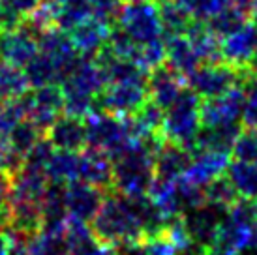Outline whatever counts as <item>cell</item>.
I'll return each mask as SVG.
<instances>
[{
  "instance_id": "cell-13",
  "label": "cell",
  "mask_w": 257,
  "mask_h": 255,
  "mask_svg": "<svg viewBox=\"0 0 257 255\" xmlns=\"http://www.w3.org/2000/svg\"><path fill=\"white\" fill-rule=\"evenodd\" d=\"M105 195L107 191L92 184H86L83 180L66 184V208H68L70 218L86 221V223L92 221L103 205Z\"/></svg>"
},
{
  "instance_id": "cell-3",
  "label": "cell",
  "mask_w": 257,
  "mask_h": 255,
  "mask_svg": "<svg viewBox=\"0 0 257 255\" xmlns=\"http://www.w3.org/2000/svg\"><path fill=\"white\" fill-rule=\"evenodd\" d=\"M201 103L203 99L192 88H186L179 96V99L165 111L164 137L175 145L184 147L192 154L195 152V141L203 128Z\"/></svg>"
},
{
  "instance_id": "cell-4",
  "label": "cell",
  "mask_w": 257,
  "mask_h": 255,
  "mask_svg": "<svg viewBox=\"0 0 257 255\" xmlns=\"http://www.w3.org/2000/svg\"><path fill=\"white\" fill-rule=\"evenodd\" d=\"M88 149L100 150L111 160L122 154L137 139L130 132L128 118L114 116L105 111H96L85 118Z\"/></svg>"
},
{
  "instance_id": "cell-28",
  "label": "cell",
  "mask_w": 257,
  "mask_h": 255,
  "mask_svg": "<svg viewBox=\"0 0 257 255\" xmlns=\"http://www.w3.org/2000/svg\"><path fill=\"white\" fill-rule=\"evenodd\" d=\"M47 177L53 182H62V184L79 180V152L55 150L47 165Z\"/></svg>"
},
{
  "instance_id": "cell-30",
  "label": "cell",
  "mask_w": 257,
  "mask_h": 255,
  "mask_svg": "<svg viewBox=\"0 0 257 255\" xmlns=\"http://www.w3.org/2000/svg\"><path fill=\"white\" fill-rule=\"evenodd\" d=\"M205 195H207L208 205H214L223 210H229L240 199L238 191L235 190V186L227 175H221V177L214 178L212 182H208L205 186Z\"/></svg>"
},
{
  "instance_id": "cell-36",
  "label": "cell",
  "mask_w": 257,
  "mask_h": 255,
  "mask_svg": "<svg viewBox=\"0 0 257 255\" xmlns=\"http://www.w3.org/2000/svg\"><path fill=\"white\" fill-rule=\"evenodd\" d=\"M23 163H25V158L15 152L10 139L0 137V171H4L14 178L23 169Z\"/></svg>"
},
{
  "instance_id": "cell-31",
  "label": "cell",
  "mask_w": 257,
  "mask_h": 255,
  "mask_svg": "<svg viewBox=\"0 0 257 255\" xmlns=\"http://www.w3.org/2000/svg\"><path fill=\"white\" fill-rule=\"evenodd\" d=\"M43 132L40 130V128L34 124L32 120H29V118H25V120L19 124V126L15 128L14 132L10 134V143H12V147H14V150L19 154L21 158H27L29 156V152L34 147H36L38 143L43 139Z\"/></svg>"
},
{
  "instance_id": "cell-29",
  "label": "cell",
  "mask_w": 257,
  "mask_h": 255,
  "mask_svg": "<svg viewBox=\"0 0 257 255\" xmlns=\"http://www.w3.org/2000/svg\"><path fill=\"white\" fill-rule=\"evenodd\" d=\"M248 21H251L250 14L242 8L231 4L225 10H221L218 15H214L210 21H207V27L221 40V38L236 32L238 29H242Z\"/></svg>"
},
{
  "instance_id": "cell-41",
  "label": "cell",
  "mask_w": 257,
  "mask_h": 255,
  "mask_svg": "<svg viewBox=\"0 0 257 255\" xmlns=\"http://www.w3.org/2000/svg\"><path fill=\"white\" fill-rule=\"evenodd\" d=\"M0 255H12L10 253V246H8V238L4 234V227H0Z\"/></svg>"
},
{
  "instance_id": "cell-46",
  "label": "cell",
  "mask_w": 257,
  "mask_h": 255,
  "mask_svg": "<svg viewBox=\"0 0 257 255\" xmlns=\"http://www.w3.org/2000/svg\"><path fill=\"white\" fill-rule=\"evenodd\" d=\"M126 2H139V0H126Z\"/></svg>"
},
{
  "instance_id": "cell-27",
  "label": "cell",
  "mask_w": 257,
  "mask_h": 255,
  "mask_svg": "<svg viewBox=\"0 0 257 255\" xmlns=\"http://www.w3.org/2000/svg\"><path fill=\"white\" fill-rule=\"evenodd\" d=\"M160 14L164 25V38L167 36H184L193 23V17L179 4V0L160 2Z\"/></svg>"
},
{
  "instance_id": "cell-37",
  "label": "cell",
  "mask_w": 257,
  "mask_h": 255,
  "mask_svg": "<svg viewBox=\"0 0 257 255\" xmlns=\"http://www.w3.org/2000/svg\"><path fill=\"white\" fill-rule=\"evenodd\" d=\"M143 246L147 255H177L179 251V248L173 244V240L165 233L143 240Z\"/></svg>"
},
{
  "instance_id": "cell-6",
  "label": "cell",
  "mask_w": 257,
  "mask_h": 255,
  "mask_svg": "<svg viewBox=\"0 0 257 255\" xmlns=\"http://www.w3.org/2000/svg\"><path fill=\"white\" fill-rule=\"evenodd\" d=\"M246 79H248L246 73L235 70L233 66L221 60V62L201 64L197 70H193L186 77V85L201 99H212L244 85Z\"/></svg>"
},
{
  "instance_id": "cell-16",
  "label": "cell",
  "mask_w": 257,
  "mask_h": 255,
  "mask_svg": "<svg viewBox=\"0 0 257 255\" xmlns=\"http://www.w3.org/2000/svg\"><path fill=\"white\" fill-rule=\"evenodd\" d=\"M188 85L186 79L173 71L169 66H162L158 70L149 73V96L150 101L167 111L169 107L179 99V96L184 92Z\"/></svg>"
},
{
  "instance_id": "cell-35",
  "label": "cell",
  "mask_w": 257,
  "mask_h": 255,
  "mask_svg": "<svg viewBox=\"0 0 257 255\" xmlns=\"http://www.w3.org/2000/svg\"><path fill=\"white\" fill-rule=\"evenodd\" d=\"M246 103H244L242 124L244 128L257 130V71H253L244 83Z\"/></svg>"
},
{
  "instance_id": "cell-19",
  "label": "cell",
  "mask_w": 257,
  "mask_h": 255,
  "mask_svg": "<svg viewBox=\"0 0 257 255\" xmlns=\"http://www.w3.org/2000/svg\"><path fill=\"white\" fill-rule=\"evenodd\" d=\"M193 154L180 145L165 141L156 154V178L177 182L192 165Z\"/></svg>"
},
{
  "instance_id": "cell-42",
  "label": "cell",
  "mask_w": 257,
  "mask_h": 255,
  "mask_svg": "<svg viewBox=\"0 0 257 255\" xmlns=\"http://www.w3.org/2000/svg\"><path fill=\"white\" fill-rule=\"evenodd\" d=\"M235 6L242 8V10H246L248 14H250V6H251V0H231Z\"/></svg>"
},
{
  "instance_id": "cell-9",
  "label": "cell",
  "mask_w": 257,
  "mask_h": 255,
  "mask_svg": "<svg viewBox=\"0 0 257 255\" xmlns=\"http://www.w3.org/2000/svg\"><path fill=\"white\" fill-rule=\"evenodd\" d=\"M257 49V23L248 21L242 29L221 38V60L250 77Z\"/></svg>"
},
{
  "instance_id": "cell-43",
  "label": "cell",
  "mask_w": 257,
  "mask_h": 255,
  "mask_svg": "<svg viewBox=\"0 0 257 255\" xmlns=\"http://www.w3.org/2000/svg\"><path fill=\"white\" fill-rule=\"evenodd\" d=\"M250 19L253 23H257V0H251V6H250Z\"/></svg>"
},
{
  "instance_id": "cell-44",
  "label": "cell",
  "mask_w": 257,
  "mask_h": 255,
  "mask_svg": "<svg viewBox=\"0 0 257 255\" xmlns=\"http://www.w3.org/2000/svg\"><path fill=\"white\" fill-rule=\"evenodd\" d=\"M253 71H257V49H255V57H253Z\"/></svg>"
},
{
  "instance_id": "cell-26",
  "label": "cell",
  "mask_w": 257,
  "mask_h": 255,
  "mask_svg": "<svg viewBox=\"0 0 257 255\" xmlns=\"http://www.w3.org/2000/svg\"><path fill=\"white\" fill-rule=\"evenodd\" d=\"M23 71L27 75L30 88H42V86L47 85H60L55 62L42 51L23 68Z\"/></svg>"
},
{
  "instance_id": "cell-17",
  "label": "cell",
  "mask_w": 257,
  "mask_h": 255,
  "mask_svg": "<svg viewBox=\"0 0 257 255\" xmlns=\"http://www.w3.org/2000/svg\"><path fill=\"white\" fill-rule=\"evenodd\" d=\"M79 180L103 191H113V160L100 150L86 147L79 152Z\"/></svg>"
},
{
  "instance_id": "cell-20",
  "label": "cell",
  "mask_w": 257,
  "mask_h": 255,
  "mask_svg": "<svg viewBox=\"0 0 257 255\" xmlns=\"http://www.w3.org/2000/svg\"><path fill=\"white\" fill-rule=\"evenodd\" d=\"M244 130V124H221V126H203L197 141H195V152L210 150V152H227L231 154L236 137ZM193 152V154H195Z\"/></svg>"
},
{
  "instance_id": "cell-18",
  "label": "cell",
  "mask_w": 257,
  "mask_h": 255,
  "mask_svg": "<svg viewBox=\"0 0 257 255\" xmlns=\"http://www.w3.org/2000/svg\"><path fill=\"white\" fill-rule=\"evenodd\" d=\"M229 156L231 154H227V152H210V150L195 152L192 165L188 167V171H186V175L182 178L205 188L208 182H212L214 178L227 173V167L231 163Z\"/></svg>"
},
{
  "instance_id": "cell-21",
  "label": "cell",
  "mask_w": 257,
  "mask_h": 255,
  "mask_svg": "<svg viewBox=\"0 0 257 255\" xmlns=\"http://www.w3.org/2000/svg\"><path fill=\"white\" fill-rule=\"evenodd\" d=\"M165 47H167V66L173 71H177L182 77H188L193 70L201 66L199 57L195 55L190 40L184 36H167Z\"/></svg>"
},
{
  "instance_id": "cell-32",
  "label": "cell",
  "mask_w": 257,
  "mask_h": 255,
  "mask_svg": "<svg viewBox=\"0 0 257 255\" xmlns=\"http://www.w3.org/2000/svg\"><path fill=\"white\" fill-rule=\"evenodd\" d=\"M179 4L193 17V21L207 23L221 10L231 6V0H179Z\"/></svg>"
},
{
  "instance_id": "cell-12",
  "label": "cell",
  "mask_w": 257,
  "mask_h": 255,
  "mask_svg": "<svg viewBox=\"0 0 257 255\" xmlns=\"http://www.w3.org/2000/svg\"><path fill=\"white\" fill-rule=\"evenodd\" d=\"M246 92L244 85L236 86L218 98L203 99L201 103V122L203 126H221V124H238L242 120Z\"/></svg>"
},
{
  "instance_id": "cell-45",
  "label": "cell",
  "mask_w": 257,
  "mask_h": 255,
  "mask_svg": "<svg viewBox=\"0 0 257 255\" xmlns=\"http://www.w3.org/2000/svg\"><path fill=\"white\" fill-rule=\"evenodd\" d=\"M253 210H255V227H257V199L253 201Z\"/></svg>"
},
{
  "instance_id": "cell-25",
  "label": "cell",
  "mask_w": 257,
  "mask_h": 255,
  "mask_svg": "<svg viewBox=\"0 0 257 255\" xmlns=\"http://www.w3.org/2000/svg\"><path fill=\"white\" fill-rule=\"evenodd\" d=\"M231 182L235 186V190L238 191V195L242 199H250L255 201L257 199V163H248V162H233L229 163L227 173H225Z\"/></svg>"
},
{
  "instance_id": "cell-7",
  "label": "cell",
  "mask_w": 257,
  "mask_h": 255,
  "mask_svg": "<svg viewBox=\"0 0 257 255\" xmlns=\"http://www.w3.org/2000/svg\"><path fill=\"white\" fill-rule=\"evenodd\" d=\"M149 101V81L109 83L98 96V111L126 118L139 113Z\"/></svg>"
},
{
  "instance_id": "cell-48",
  "label": "cell",
  "mask_w": 257,
  "mask_h": 255,
  "mask_svg": "<svg viewBox=\"0 0 257 255\" xmlns=\"http://www.w3.org/2000/svg\"><path fill=\"white\" fill-rule=\"evenodd\" d=\"M0 34H2V30H0Z\"/></svg>"
},
{
  "instance_id": "cell-14",
  "label": "cell",
  "mask_w": 257,
  "mask_h": 255,
  "mask_svg": "<svg viewBox=\"0 0 257 255\" xmlns=\"http://www.w3.org/2000/svg\"><path fill=\"white\" fill-rule=\"evenodd\" d=\"M113 25L101 21L98 17H88L83 23L75 25L68 34L72 38L73 47L83 58H96L101 49L109 43Z\"/></svg>"
},
{
  "instance_id": "cell-22",
  "label": "cell",
  "mask_w": 257,
  "mask_h": 255,
  "mask_svg": "<svg viewBox=\"0 0 257 255\" xmlns=\"http://www.w3.org/2000/svg\"><path fill=\"white\" fill-rule=\"evenodd\" d=\"M201 64L221 62V40L207 27V23L193 21L186 32Z\"/></svg>"
},
{
  "instance_id": "cell-1",
  "label": "cell",
  "mask_w": 257,
  "mask_h": 255,
  "mask_svg": "<svg viewBox=\"0 0 257 255\" xmlns=\"http://www.w3.org/2000/svg\"><path fill=\"white\" fill-rule=\"evenodd\" d=\"M167 141L164 135H147L113 160V191L126 197H145L156 178V154Z\"/></svg>"
},
{
  "instance_id": "cell-40",
  "label": "cell",
  "mask_w": 257,
  "mask_h": 255,
  "mask_svg": "<svg viewBox=\"0 0 257 255\" xmlns=\"http://www.w3.org/2000/svg\"><path fill=\"white\" fill-rule=\"evenodd\" d=\"M114 255H147L143 242H132V244H122L114 248Z\"/></svg>"
},
{
  "instance_id": "cell-39",
  "label": "cell",
  "mask_w": 257,
  "mask_h": 255,
  "mask_svg": "<svg viewBox=\"0 0 257 255\" xmlns=\"http://www.w3.org/2000/svg\"><path fill=\"white\" fill-rule=\"evenodd\" d=\"M70 255H114V248H111L107 244H101L100 240H92L83 248L73 249Z\"/></svg>"
},
{
  "instance_id": "cell-10",
  "label": "cell",
  "mask_w": 257,
  "mask_h": 255,
  "mask_svg": "<svg viewBox=\"0 0 257 255\" xmlns=\"http://www.w3.org/2000/svg\"><path fill=\"white\" fill-rule=\"evenodd\" d=\"M225 214H227V210L218 208L214 205H208V203L182 214L186 227H188V233L192 236L193 248L199 249V251H212L221 220H223Z\"/></svg>"
},
{
  "instance_id": "cell-33",
  "label": "cell",
  "mask_w": 257,
  "mask_h": 255,
  "mask_svg": "<svg viewBox=\"0 0 257 255\" xmlns=\"http://www.w3.org/2000/svg\"><path fill=\"white\" fill-rule=\"evenodd\" d=\"M27 118V111L21 98L0 103V137H10V134Z\"/></svg>"
},
{
  "instance_id": "cell-47",
  "label": "cell",
  "mask_w": 257,
  "mask_h": 255,
  "mask_svg": "<svg viewBox=\"0 0 257 255\" xmlns=\"http://www.w3.org/2000/svg\"><path fill=\"white\" fill-rule=\"evenodd\" d=\"M156 2H167V0H156Z\"/></svg>"
},
{
  "instance_id": "cell-2",
  "label": "cell",
  "mask_w": 257,
  "mask_h": 255,
  "mask_svg": "<svg viewBox=\"0 0 257 255\" xmlns=\"http://www.w3.org/2000/svg\"><path fill=\"white\" fill-rule=\"evenodd\" d=\"M90 227L96 240L111 248L145 240L143 223L134 205V199L120 195L118 191H107L105 201Z\"/></svg>"
},
{
  "instance_id": "cell-15",
  "label": "cell",
  "mask_w": 257,
  "mask_h": 255,
  "mask_svg": "<svg viewBox=\"0 0 257 255\" xmlns=\"http://www.w3.org/2000/svg\"><path fill=\"white\" fill-rule=\"evenodd\" d=\"M45 137L55 147V150L64 152H83L88 147L86 141L85 118H77L72 114L60 116L53 126L47 130Z\"/></svg>"
},
{
  "instance_id": "cell-38",
  "label": "cell",
  "mask_w": 257,
  "mask_h": 255,
  "mask_svg": "<svg viewBox=\"0 0 257 255\" xmlns=\"http://www.w3.org/2000/svg\"><path fill=\"white\" fill-rule=\"evenodd\" d=\"M12 182H14V178L4 171H0V221H6L8 218V203H10V193H12Z\"/></svg>"
},
{
  "instance_id": "cell-23",
  "label": "cell",
  "mask_w": 257,
  "mask_h": 255,
  "mask_svg": "<svg viewBox=\"0 0 257 255\" xmlns=\"http://www.w3.org/2000/svg\"><path fill=\"white\" fill-rule=\"evenodd\" d=\"M70 244L64 229H42L29 238L27 255H70Z\"/></svg>"
},
{
  "instance_id": "cell-24",
  "label": "cell",
  "mask_w": 257,
  "mask_h": 255,
  "mask_svg": "<svg viewBox=\"0 0 257 255\" xmlns=\"http://www.w3.org/2000/svg\"><path fill=\"white\" fill-rule=\"evenodd\" d=\"M29 88L30 85L21 68L0 60V103L23 98Z\"/></svg>"
},
{
  "instance_id": "cell-34",
  "label": "cell",
  "mask_w": 257,
  "mask_h": 255,
  "mask_svg": "<svg viewBox=\"0 0 257 255\" xmlns=\"http://www.w3.org/2000/svg\"><path fill=\"white\" fill-rule=\"evenodd\" d=\"M231 156L236 162L257 163V130L244 128L233 145Z\"/></svg>"
},
{
  "instance_id": "cell-8",
  "label": "cell",
  "mask_w": 257,
  "mask_h": 255,
  "mask_svg": "<svg viewBox=\"0 0 257 255\" xmlns=\"http://www.w3.org/2000/svg\"><path fill=\"white\" fill-rule=\"evenodd\" d=\"M27 118L36 124L43 134H47L64 111V92L60 85H47L42 88H32L21 98Z\"/></svg>"
},
{
  "instance_id": "cell-11",
  "label": "cell",
  "mask_w": 257,
  "mask_h": 255,
  "mask_svg": "<svg viewBox=\"0 0 257 255\" xmlns=\"http://www.w3.org/2000/svg\"><path fill=\"white\" fill-rule=\"evenodd\" d=\"M38 53H40L38 34L25 21L15 29L2 30V34H0V60L23 70Z\"/></svg>"
},
{
  "instance_id": "cell-5",
  "label": "cell",
  "mask_w": 257,
  "mask_h": 255,
  "mask_svg": "<svg viewBox=\"0 0 257 255\" xmlns=\"http://www.w3.org/2000/svg\"><path fill=\"white\" fill-rule=\"evenodd\" d=\"M116 29L139 45L156 42L164 38V25L160 14V2L156 0H139V2H124L116 15Z\"/></svg>"
}]
</instances>
